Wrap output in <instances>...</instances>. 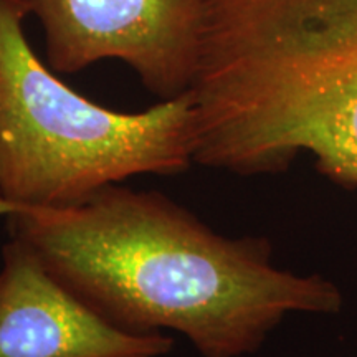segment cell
<instances>
[{
	"instance_id": "cell-1",
	"label": "cell",
	"mask_w": 357,
	"mask_h": 357,
	"mask_svg": "<svg viewBox=\"0 0 357 357\" xmlns=\"http://www.w3.org/2000/svg\"><path fill=\"white\" fill-rule=\"evenodd\" d=\"M0 217L111 324L178 333L200 357L253 354L291 312L344 303L331 280L275 266L268 238L223 236L155 190L113 184L63 208L0 202Z\"/></svg>"
},
{
	"instance_id": "cell-2",
	"label": "cell",
	"mask_w": 357,
	"mask_h": 357,
	"mask_svg": "<svg viewBox=\"0 0 357 357\" xmlns=\"http://www.w3.org/2000/svg\"><path fill=\"white\" fill-rule=\"evenodd\" d=\"M189 93L197 166L357 187V0H204Z\"/></svg>"
},
{
	"instance_id": "cell-5",
	"label": "cell",
	"mask_w": 357,
	"mask_h": 357,
	"mask_svg": "<svg viewBox=\"0 0 357 357\" xmlns=\"http://www.w3.org/2000/svg\"><path fill=\"white\" fill-rule=\"evenodd\" d=\"M174 339L119 329L56 280L24 242L2 248L0 357H162Z\"/></svg>"
},
{
	"instance_id": "cell-3",
	"label": "cell",
	"mask_w": 357,
	"mask_h": 357,
	"mask_svg": "<svg viewBox=\"0 0 357 357\" xmlns=\"http://www.w3.org/2000/svg\"><path fill=\"white\" fill-rule=\"evenodd\" d=\"M24 0H0V202L63 208L136 176H181L192 158L190 93L139 113L93 102L45 65Z\"/></svg>"
},
{
	"instance_id": "cell-4",
	"label": "cell",
	"mask_w": 357,
	"mask_h": 357,
	"mask_svg": "<svg viewBox=\"0 0 357 357\" xmlns=\"http://www.w3.org/2000/svg\"><path fill=\"white\" fill-rule=\"evenodd\" d=\"M42 25L48 66L78 73L126 63L160 101L190 89L199 63L204 0H24Z\"/></svg>"
}]
</instances>
